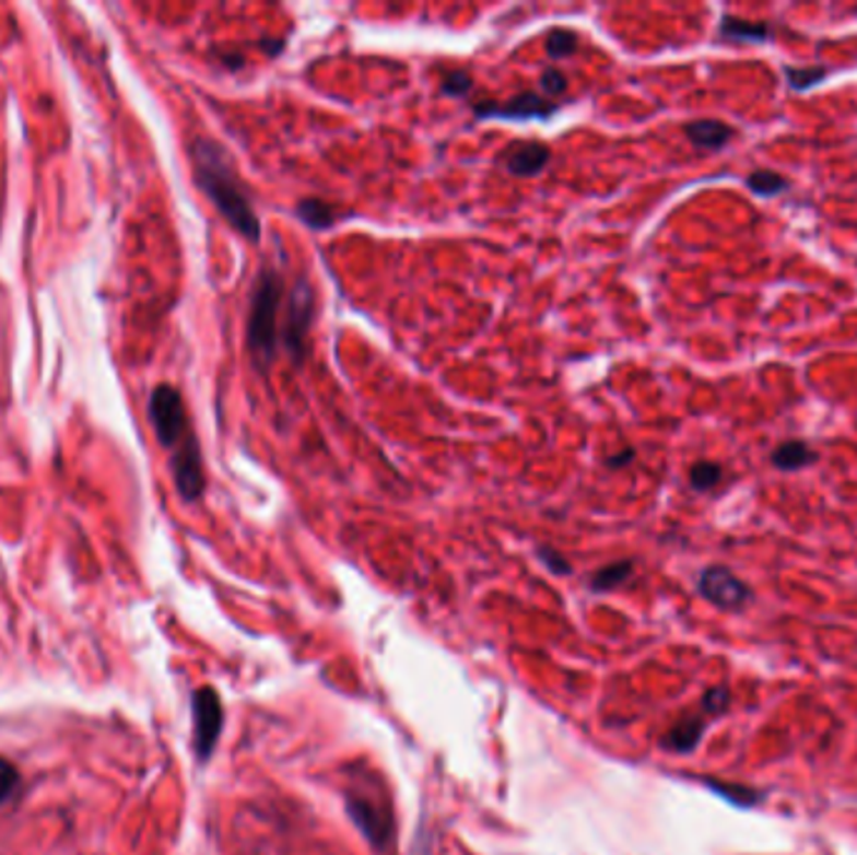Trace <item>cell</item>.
<instances>
[{
	"label": "cell",
	"mask_w": 857,
	"mask_h": 855,
	"mask_svg": "<svg viewBox=\"0 0 857 855\" xmlns=\"http://www.w3.org/2000/svg\"><path fill=\"white\" fill-rule=\"evenodd\" d=\"M193 159V176L196 184L203 188V194L213 201V207L221 211L231 226L238 234L246 236L248 242L259 244L261 238V221L248 201L242 181H238L234 164L228 153L211 139H199L191 147Z\"/></svg>",
	"instance_id": "1"
},
{
	"label": "cell",
	"mask_w": 857,
	"mask_h": 855,
	"mask_svg": "<svg viewBox=\"0 0 857 855\" xmlns=\"http://www.w3.org/2000/svg\"><path fill=\"white\" fill-rule=\"evenodd\" d=\"M281 296H284V279L273 267H263L254 284L246 324V347L261 374H269L277 356Z\"/></svg>",
	"instance_id": "2"
},
{
	"label": "cell",
	"mask_w": 857,
	"mask_h": 855,
	"mask_svg": "<svg viewBox=\"0 0 857 855\" xmlns=\"http://www.w3.org/2000/svg\"><path fill=\"white\" fill-rule=\"evenodd\" d=\"M149 414L153 430H156V437L166 449L181 447L193 434L191 424H188L184 399L174 387H168V384H161V387L151 391Z\"/></svg>",
	"instance_id": "3"
},
{
	"label": "cell",
	"mask_w": 857,
	"mask_h": 855,
	"mask_svg": "<svg viewBox=\"0 0 857 855\" xmlns=\"http://www.w3.org/2000/svg\"><path fill=\"white\" fill-rule=\"evenodd\" d=\"M316 312V296L314 286L308 279H298L289 292V309H286V321L284 329H281V344L286 347L289 356L294 359L296 366H302L306 356V335L312 329Z\"/></svg>",
	"instance_id": "4"
},
{
	"label": "cell",
	"mask_w": 857,
	"mask_h": 855,
	"mask_svg": "<svg viewBox=\"0 0 857 855\" xmlns=\"http://www.w3.org/2000/svg\"><path fill=\"white\" fill-rule=\"evenodd\" d=\"M191 707L196 756H199V760H209L221 738V728H224V707H221V700L213 688L196 690Z\"/></svg>",
	"instance_id": "5"
},
{
	"label": "cell",
	"mask_w": 857,
	"mask_h": 855,
	"mask_svg": "<svg viewBox=\"0 0 857 855\" xmlns=\"http://www.w3.org/2000/svg\"><path fill=\"white\" fill-rule=\"evenodd\" d=\"M700 595L723 610H742L752 602V589L723 564H713L700 575Z\"/></svg>",
	"instance_id": "6"
},
{
	"label": "cell",
	"mask_w": 857,
	"mask_h": 855,
	"mask_svg": "<svg viewBox=\"0 0 857 855\" xmlns=\"http://www.w3.org/2000/svg\"><path fill=\"white\" fill-rule=\"evenodd\" d=\"M171 472H174V480L178 492L186 502L199 500L206 490V477H203V461H201V447L196 434H191L181 447L174 449V457H171Z\"/></svg>",
	"instance_id": "7"
},
{
	"label": "cell",
	"mask_w": 857,
	"mask_h": 855,
	"mask_svg": "<svg viewBox=\"0 0 857 855\" xmlns=\"http://www.w3.org/2000/svg\"><path fill=\"white\" fill-rule=\"evenodd\" d=\"M556 110L552 101H547L537 93H519L509 101L494 104V101H484V104L474 106L477 118H504V121H529V118H550Z\"/></svg>",
	"instance_id": "8"
},
{
	"label": "cell",
	"mask_w": 857,
	"mask_h": 855,
	"mask_svg": "<svg viewBox=\"0 0 857 855\" xmlns=\"http://www.w3.org/2000/svg\"><path fill=\"white\" fill-rule=\"evenodd\" d=\"M550 147H544L542 141H514L512 147L502 153L500 161L512 176L531 178L542 174L547 164H550Z\"/></svg>",
	"instance_id": "9"
},
{
	"label": "cell",
	"mask_w": 857,
	"mask_h": 855,
	"mask_svg": "<svg viewBox=\"0 0 857 855\" xmlns=\"http://www.w3.org/2000/svg\"><path fill=\"white\" fill-rule=\"evenodd\" d=\"M349 816L354 818V823L362 828V833L374 843V848H384L389 841V816L381 806H376L362 795H351L349 798Z\"/></svg>",
	"instance_id": "10"
},
{
	"label": "cell",
	"mask_w": 857,
	"mask_h": 855,
	"mask_svg": "<svg viewBox=\"0 0 857 855\" xmlns=\"http://www.w3.org/2000/svg\"><path fill=\"white\" fill-rule=\"evenodd\" d=\"M684 133H688V139L697 149L719 151L732 141L735 128L727 126L725 121H717V118H700V121L684 126Z\"/></svg>",
	"instance_id": "11"
},
{
	"label": "cell",
	"mask_w": 857,
	"mask_h": 855,
	"mask_svg": "<svg viewBox=\"0 0 857 855\" xmlns=\"http://www.w3.org/2000/svg\"><path fill=\"white\" fill-rule=\"evenodd\" d=\"M770 461H773V467L779 469V472H800V469L815 465L818 452L802 440H787L777 444L773 455H770Z\"/></svg>",
	"instance_id": "12"
},
{
	"label": "cell",
	"mask_w": 857,
	"mask_h": 855,
	"mask_svg": "<svg viewBox=\"0 0 857 855\" xmlns=\"http://www.w3.org/2000/svg\"><path fill=\"white\" fill-rule=\"evenodd\" d=\"M775 36L773 25L765 21H744L735 15H725L719 21V38L732 43H765Z\"/></svg>",
	"instance_id": "13"
},
{
	"label": "cell",
	"mask_w": 857,
	"mask_h": 855,
	"mask_svg": "<svg viewBox=\"0 0 857 855\" xmlns=\"http://www.w3.org/2000/svg\"><path fill=\"white\" fill-rule=\"evenodd\" d=\"M702 730H705V717L702 715H684L677 721L670 733L665 738V748H670L674 752H690L697 748V742L702 738Z\"/></svg>",
	"instance_id": "14"
},
{
	"label": "cell",
	"mask_w": 857,
	"mask_h": 855,
	"mask_svg": "<svg viewBox=\"0 0 857 855\" xmlns=\"http://www.w3.org/2000/svg\"><path fill=\"white\" fill-rule=\"evenodd\" d=\"M744 184H748L750 191L760 196V199H773V196L790 191V181H787L783 174H777V171H770V168H755L748 178H744Z\"/></svg>",
	"instance_id": "15"
},
{
	"label": "cell",
	"mask_w": 857,
	"mask_h": 855,
	"mask_svg": "<svg viewBox=\"0 0 857 855\" xmlns=\"http://www.w3.org/2000/svg\"><path fill=\"white\" fill-rule=\"evenodd\" d=\"M296 216L302 219L308 229L321 231V229L333 226V221H337V211H333L329 203H324L319 199H304V201H298Z\"/></svg>",
	"instance_id": "16"
},
{
	"label": "cell",
	"mask_w": 857,
	"mask_h": 855,
	"mask_svg": "<svg viewBox=\"0 0 857 855\" xmlns=\"http://www.w3.org/2000/svg\"><path fill=\"white\" fill-rule=\"evenodd\" d=\"M827 68L822 66H785V79L793 91H812L827 79Z\"/></svg>",
	"instance_id": "17"
},
{
	"label": "cell",
	"mask_w": 857,
	"mask_h": 855,
	"mask_svg": "<svg viewBox=\"0 0 857 855\" xmlns=\"http://www.w3.org/2000/svg\"><path fill=\"white\" fill-rule=\"evenodd\" d=\"M705 783H707L709 788H713L717 795H723V798H727V800H730V803H735V806L750 808V806H755V803L760 800L758 790H752V788H744V785H737V783H725V781H713V777H707Z\"/></svg>",
	"instance_id": "18"
},
{
	"label": "cell",
	"mask_w": 857,
	"mask_h": 855,
	"mask_svg": "<svg viewBox=\"0 0 857 855\" xmlns=\"http://www.w3.org/2000/svg\"><path fill=\"white\" fill-rule=\"evenodd\" d=\"M630 575H632V562L630 560L607 564V567L599 570L597 575L592 577V587L597 589V593H607V589L620 587Z\"/></svg>",
	"instance_id": "19"
},
{
	"label": "cell",
	"mask_w": 857,
	"mask_h": 855,
	"mask_svg": "<svg viewBox=\"0 0 857 855\" xmlns=\"http://www.w3.org/2000/svg\"><path fill=\"white\" fill-rule=\"evenodd\" d=\"M719 480H723V467L715 465V461L702 459V461H697V465H692V469H690V484H692V490H697V492L715 490Z\"/></svg>",
	"instance_id": "20"
},
{
	"label": "cell",
	"mask_w": 857,
	"mask_h": 855,
	"mask_svg": "<svg viewBox=\"0 0 857 855\" xmlns=\"http://www.w3.org/2000/svg\"><path fill=\"white\" fill-rule=\"evenodd\" d=\"M547 54H550V58H567V56H572L574 50H577V46H579V40H577V33L574 31H567V28H554V31H550V36H547Z\"/></svg>",
	"instance_id": "21"
},
{
	"label": "cell",
	"mask_w": 857,
	"mask_h": 855,
	"mask_svg": "<svg viewBox=\"0 0 857 855\" xmlns=\"http://www.w3.org/2000/svg\"><path fill=\"white\" fill-rule=\"evenodd\" d=\"M19 771H15L11 760H5L0 756V803H5L11 795L19 788Z\"/></svg>",
	"instance_id": "22"
},
{
	"label": "cell",
	"mask_w": 857,
	"mask_h": 855,
	"mask_svg": "<svg viewBox=\"0 0 857 855\" xmlns=\"http://www.w3.org/2000/svg\"><path fill=\"white\" fill-rule=\"evenodd\" d=\"M471 89V75L467 73V71H449L447 75H444V81H442V91L447 93V96H465V93Z\"/></svg>",
	"instance_id": "23"
},
{
	"label": "cell",
	"mask_w": 857,
	"mask_h": 855,
	"mask_svg": "<svg viewBox=\"0 0 857 855\" xmlns=\"http://www.w3.org/2000/svg\"><path fill=\"white\" fill-rule=\"evenodd\" d=\"M542 91L550 98L562 96V93L567 91V75H564L560 68H547L542 73Z\"/></svg>",
	"instance_id": "24"
},
{
	"label": "cell",
	"mask_w": 857,
	"mask_h": 855,
	"mask_svg": "<svg viewBox=\"0 0 857 855\" xmlns=\"http://www.w3.org/2000/svg\"><path fill=\"white\" fill-rule=\"evenodd\" d=\"M705 713H725V707L730 705V692L725 688H713L705 695Z\"/></svg>",
	"instance_id": "25"
},
{
	"label": "cell",
	"mask_w": 857,
	"mask_h": 855,
	"mask_svg": "<svg viewBox=\"0 0 857 855\" xmlns=\"http://www.w3.org/2000/svg\"><path fill=\"white\" fill-rule=\"evenodd\" d=\"M539 558H542V562L547 564V567H550L552 572H556V575H567V572H572L570 562L564 560L560 552H554L552 547H550V550H547V547H539Z\"/></svg>",
	"instance_id": "26"
},
{
	"label": "cell",
	"mask_w": 857,
	"mask_h": 855,
	"mask_svg": "<svg viewBox=\"0 0 857 855\" xmlns=\"http://www.w3.org/2000/svg\"><path fill=\"white\" fill-rule=\"evenodd\" d=\"M634 459V449H622V452H617V455H610L607 457V467H612V469H622V467H627L630 461Z\"/></svg>",
	"instance_id": "27"
},
{
	"label": "cell",
	"mask_w": 857,
	"mask_h": 855,
	"mask_svg": "<svg viewBox=\"0 0 857 855\" xmlns=\"http://www.w3.org/2000/svg\"><path fill=\"white\" fill-rule=\"evenodd\" d=\"M263 50L269 56H279L281 50H284V40H277V43H263Z\"/></svg>",
	"instance_id": "28"
}]
</instances>
